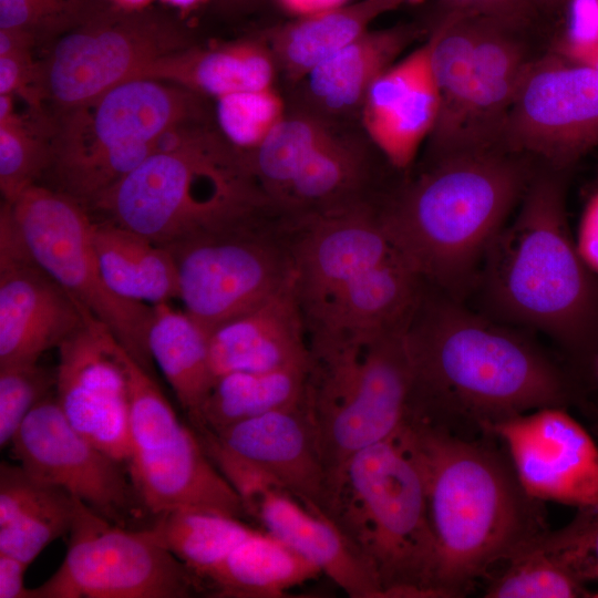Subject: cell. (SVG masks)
<instances>
[{
  "label": "cell",
  "mask_w": 598,
  "mask_h": 598,
  "mask_svg": "<svg viewBox=\"0 0 598 598\" xmlns=\"http://www.w3.org/2000/svg\"><path fill=\"white\" fill-rule=\"evenodd\" d=\"M557 53L598 72V42L579 44L560 40Z\"/></svg>",
  "instance_id": "7dc6e473"
},
{
  "label": "cell",
  "mask_w": 598,
  "mask_h": 598,
  "mask_svg": "<svg viewBox=\"0 0 598 598\" xmlns=\"http://www.w3.org/2000/svg\"><path fill=\"white\" fill-rule=\"evenodd\" d=\"M308 372L306 365L217 377L192 427L196 432L217 433L241 421L298 404L307 396Z\"/></svg>",
  "instance_id": "1f68e13d"
},
{
  "label": "cell",
  "mask_w": 598,
  "mask_h": 598,
  "mask_svg": "<svg viewBox=\"0 0 598 598\" xmlns=\"http://www.w3.org/2000/svg\"><path fill=\"white\" fill-rule=\"evenodd\" d=\"M207 433L236 456L275 477L310 509L328 517V480L307 396L292 406Z\"/></svg>",
  "instance_id": "ffe728a7"
},
{
  "label": "cell",
  "mask_w": 598,
  "mask_h": 598,
  "mask_svg": "<svg viewBox=\"0 0 598 598\" xmlns=\"http://www.w3.org/2000/svg\"><path fill=\"white\" fill-rule=\"evenodd\" d=\"M422 475L437 547L441 597H460L547 530L542 502L486 442L425 425L395 433Z\"/></svg>",
  "instance_id": "7a4b0ae2"
},
{
  "label": "cell",
  "mask_w": 598,
  "mask_h": 598,
  "mask_svg": "<svg viewBox=\"0 0 598 598\" xmlns=\"http://www.w3.org/2000/svg\"><path fill=\"white\" fill-rule=\"evenodd\" d=\"M110 4L126 9L140 10L145 9L152 0H106Z\"/></svg>",
  "instance_id": "f907efd6"
},
{
  "label": "cell",
  "mask_w": 598,
  "mask_h": 598,
  "mask_svg": "<svg viewBox=\"0 0 598 598\" xmlns=\"http://www.w3.org/2000/svg\"><path fill=\"white\" fill-rule=\"evenodd\" d=\"M198 579L154 536L99 515L76 498L65 557L32 598H187Z\"/></svg>",
  "instance_id": "4fadbf2b"
},
{
  "label": "cell",
  "mask_w": 598,
  "mask_h": 598,
  "mask_svg": "<svg viewBox=\"0 0 598 598\" xmlns=\"http://www.w3.org/2000/svg\"><path fill=\"white\" fill-rule=\"evenodd\" d=\"M322 574L281 540L255 529L207 579L204 591L224 598H279Z\"/></svg>",
  "instance_id": "f546056e"
},
{
  "label": "cell",
  "mask_w": 598,
  "mask_h": 598,
  "mask_svg": "<svg viewBox=\"0 0 598 598\" xmlns=\"http://www.w3.org/2000/svg\"><path fill=\"white\" fill-rule=\"evenodd\" d=\"M447 12H460L493 19L525 29L544 9L539 0H444Z\"/></svg>",
  "instance_id": "b9f144b4"
},
{
  "label": "cell",
  "mask_w": 598,
  "mask_h": 598,
  "mask_svg": "<svg viewBox=\"0 0 598 598\" xmlns=\"http://www.w3.org/2000/svg\"><path fill=\"white\" fill-rule=\"evenodd\" d=\"M38 44L35 37L21 29H0V55L30 51Z\"/></svg>",
  "instance_id": "bcb514c9"
},
{
  "label": "cell",
  "mask_w": 598,
  "mask_h": 598,
  "mask_svg": "<svg viewBox=\"0 0 598 598\" xmlns=\"http://www.w3.org/2000/svg\"><path fill=\"white\" fill-rule=\"evenodd\" d=\"M431 39L391 65L370 86L362 124L395 168H406L436 124L440 99L431 69Z\"/></svg>",
  "instance_id": "603a6c76"
},
{
  "label": "cell",
  "mask_w": 598,
  "mask_h": 598,
  "mask_svg": "<svg viewBox=\"0 0 598 598\" xmlns=\"http://www.w3.org/2000/svg\"><path fill=\"white\" fill-rule=\"evenodd\" d=\"M56 373L37 363L0 368V446L11 443L29 412L53 393Z\"/></svg>",
  "instance_id": "ab89813d"
},
{
  "label": "cell",
  "mask_w": 598,
  "mask_h": 598,
  "mask_svg": "<svg viewBox=\"0 0 598 598\" xmlns=\"http://www.w3.org/2000/svg\"><path fill=\"white\" fill-rule=\"evenodd\" d=\"M203 99L176 84L134 79L54 113L44 185L83 204L94 202L152 155L165 131L206 120Z\"/></svg>",
  "instance_id": "52a82bcc"
},
{
  "label": "cell",
  "mask_w": 598,
  "mask_h": 598,
  "mask_svg": "<svg viewBox=\"0 0 598 598\" xmlns=\"http://www.w3.org/2000/svg\"><path fill=\"white\" fill-rule=\"evenodd\" d=\"M569 23L563 41L570 43L598 42V0H570Z\"/></svg>",
  "instance_id": "7bdbcfd3"
},
{
  "label": "cell",
  "mask_w": 598,
  "mask_h": 598,
  "mask_svg": "<svg viewBox=\"0 0 598 598\" xmlns=\"http://www.w3.org/2000/svg\"><path fill=\"white\" fill-rule=\"evenodd\" d=\"M209 357L215 379L238 371L309 365L308 336L295 279L271 298L214 329Z\"/></svg>",
  "instance_id": "cb8c5ba5"
},
{
  "label": "cell",
  "mask_w": 598,
  "mask_h": 598,
  "mask_svg": "<svg viewBox=\"0 0 598 598\" xmlns=\"http://www.w3.org/2000/svg\"><path fill=\"white\" fill-rule=\"evenodd\" d=\"M120 347L90 317L58 348L55 395L75 430L128 467V389Z\"/></svg>",
  "instance_id": "d6986e66"
},
{
  "label": "cell",
  "mask_w": 598,
  "mask_h": 598,
  "mask_svg": "<svg viewBox=\"0 0 598 598\" xmlns=\"http://www.w3.org/2000/svg\"><path fill=\"white\" fill-rule=\"evenodd\" d=\"M130 406L132 481L152 517L192 507L244 519L241 501L185 425L152 374L121 346Z\"/></svg>",
  "instance_id": "8fae6325"
},
{
  "label": "cell",
  "mask_w": 598,
  "mask_h": 598,
  "mask_svg": "<svg viewBox=\"0 0 598 598\" xmlns=\"http://www.w3.org/2000/svg\"><path fill=\"white\" fill-rule=\"evenodd\" d=\"M499 146L537 157L556 171L598 146V72L557 52L534 60Z\"/></svg>",
  "instance_id": "2e32d148"
},
{
  "label": "cell",
  "mask_w": 598,
  "mask_h": 598,
  "mask_svg": "<svg viewBox=\"0 0 598 598\" xmlns=\"http://www.w3.org/2000/svg\"><path fill=\"white\" fill-rule=\"evenodd\" d=\"M477 16L447 12L431 39V69L440 99L429 159L445 155L452 145L468 86L477 34Z\"/></svg>",
  "instance_id": "836d02e7"
},
{
  "label": "cell",
  "mask_w": 598,
  "mask_h": 598,
  "mask_svg": "<svg viewBox=\"0 0 598 598\" xmlns=\"http://www.w3.org/2000/svg\"><path fill=\"white\" fill-rule=\"evenodd\" d=\"M293 226L271 209L168 246L184 311L209 334L283 289L296 276Z\"/></svg>",
  "instance_id": "9c48e42d"
},
{
  "label": "cell",
  "mask_w": 598,
  "mask_h": 598,
  "mask_svg": "<svg viewBox=\"0 0 598 598\" xmlns=\"http://www.w3.org/2000/svg\"><path fill=\"white\" fill-rule=\"evenodd\" d=\"M404 329L309 352L307 399L328 480L329 511L348 462L393 436L404 421L412 383Z\"/></svg>",
  "instance_id": "ba28073f"
},
{
  "label": "cell",
  "mask_w": 598,
  "mask_h": 598,
  "mask_svg": "<svg viewBox=\"0 0 598 598\" xmlns=\"http://www.w3.org/2000/svg\"><path fill=\"white\" fill-rule=\"evenodd\" d=\"M555 535L580 580L598 581V508L578 509Z\"/></svg>",
  "instance_id": "60d3db41"
},
{
  "label": "cell",
  "mask_w": 598,
  "mask_h": 598,
  "mask_svg": "<svg viewBox=\"0 0 598 598\" xmlns=\"http://www.w3.org/2000/svg\"><path fill=\"white\" fill-rule=\"evenodd\" d=\"M505 563L506 568L492 578L484 597H598L576 575L551 532L546 530Z\"/></svg>",
  "instance_id": "e575fe53"
},
{
  "label": "cell",
  "mask_w": 598,
  "mask_h": 598,
  "mask_svg": "<svg viewBox=\"0 0 598 598\" xmlns=\"http://www.w3.org/2000/svg\"><path fill=\"white\" fill-rule=\"evenodd\" d=\"M289 12L308 17L343 6L348 0H279Z\"/></svg>",
  "instance_id": "c3c4849f"
},
{
  "label": "cell",
  "mask_w": 598,
  "mask_h": 598,
  "mask_svg": "<svg viewBox=\"0 0 598 598\" xmlns=\"http://www.w3.org/2000/svg\"><path fill=\"white\" fill-rule=\"evenodd\" d=\"M328 517L373 570L382 598L441 597L424 482L395 434L348 462Z\"/></svg>",
  "instance_id": "8992f818"
},
{
  "label": "cell",
  "mask_w": 598,
  "mask_h": 598,
  "mask_svg": "<svg viewBox=\"0 0 598 598\" xmlns=\"http://www.w3.org/2000/svg\"><path fill=\"white\" fill-rule=\"evenodd\" d=\"M576 246L584 262L598 277V190L585 206Z\"/></svg>",
  "instance_id": "ee69618b"
},
{
  "label": "cell",
  "mask_w": 598,
  "mask_h": 598,
  "mask_svg": "<svg viewBox=\"0 0 598 598\" xmlns=\"http://www.w3.org/2000/svg\"><path fill=\"white\" fill-rule=\"evenodd\" d=\"M164 2L181 9H188L197 6L203 0H163Z\"/></svg>",
  "instance_id": "816d5d0a"
},
{
  "label": "cell",
  "mask_w": 598,
  "mask_h": 598,
  "mask_svg": "<svg viewBox=\"0 0 598 598\" xmlns=\"http://www.w3.org/2000/svg\"><path fill=\"white\" fill-rule=\"evenodd\" d=\"M7 204L34 261L152 374L153 306L127 300L109 287L94 248L90 212L42 184Z\"/></svg>",
  "instance_id": "7c38bea8"
},
{
  "label": "cell",
  "mask_w": 598,
  "mask_h": 598,
  "mask_svg": "<svg viewBox=\"0 0 598 598\" xmlns=\"http://www.w3.org/2000/svg\"><path fill=\"white\" fill-rule=\"evenodd\" d=\"M168 247L275 209L246 154L207 124L157 151L86 208Z\"/></svg>",
  "instance_id": "5b68a950"
},
{
  "label": "cell",
  "mask_w": 598,
  "mask_h": 598,
  "mask_svg": "<svg viewBox=\"0 0 598 598\" xmlns=\"http://www.w3.org/2000/svg\"><path fill=\"white\" fill-rule=\"evenodd\" d=\"M477 281L502 321L540 331L575 355L598 344V280L570 234L556 169L534 175Z\"/></svg>",
  "instance_id": "277c9868"
},
{
  "label": "cell",
  "mask_w": 598,
  "mask_h": 598,
  "mask_svg": "<svg viewBox=\"0 0 598 598\" xmlns=\"http://www.w3.org/2000/svg\"><path fill=\"white\" fill-rule=\"evenodd\" d=\"M52 118L45 113L23 117L17 112L0 120V190L11 203L40 184L51 159Z\"/></svg>",
  "instance_id": "8d00e7d4"
},
{
  "label": "cell",
  "mask_w": 598,
  "mask_h": 598,
  "mask_svg": "<svg viewBox=\"0 0 598 598\" xmlns=\"http://www.w3.org/2000/svg\"><path fill=\"white\" fill-rule=\"evenodd\" d=\"M295 291L307 336L320 330L389 261L404 254L377 203L295 219Z\"/></svg>",
  "instance_id": "5bb4252c"
},
{
  "label": "cell",
  "mask_w": 598,
  "mask_h": 598,
  "mask_svg": "<svg viewBox=\"0 0 598 598\" xmlns=\"http://www.w3.org/2000/svg\"><path fill=\"white\" fill-rule=\"evenodd\" d=\"M197 435L237 492L247 517L315 563L349 597L382 598L373 570L329 517L310 509L279 481L229 452L212 434Z\"/></svg>",
  "instance_id": "e0dca14e"
},
{
  "label": "cell",
  "mask_w": 598,
  "mask_h": 598,
  "mask_svg": "<svg viewBox=\"0 0 598 598\" xmlns=\"http://www.w3.org/2000/svg\"><path fill=\"white\" fill-rule=\"evenodd\" d=\"M90 317L32 257L0 260V368L39 362Z\"/></svg>",
  "instance_id": "44dd1931"
},
{
  "label": "cell",
  "mask_w": 598,
  "mask_h": 598,
  "mask_svg": "<svg viewBox=\"0 0 598 598\" xmlns=\"http://www.w3.org/2000/svg\"><path fill=\"white\" fill-rule=\"evenodd\" d=\"M534 175L524 156L501 147L456 152L385 192L379 210L424 281L460 300Z\"/></svg>",
  "instance_id": "3957f363"
},
{
  "label": "cell",
  "mask_w": 598,
  "mask_h": 598,
  "mask_svg": "<svg viewBox=\"0 0 598 598\" xmlns=\"http://www.w3.org/2000/svg\"><path fill=\"white\" fill-rule=\"evenodd\" d=\"M260 0H215L217 6L226 12H240L255 7Z\"/></svg>",
  "instance_id": "681fc988"
},
{
  "label": "cell",
  "mask_w": 598,
  "mask_h": 598,
  "mask_svg": "<svg viewBox=\"0 0 598 598\" xmlns=\"http://www.w3.org/2000/svg\"><path fill=\"white\" fill-rule=\"evenodd\" d=\"M156 539L205 582L234 548L256 528L243 519L192 507L173 508L153 517Z\"/></svg>",
  "instance_id": "d6a6232c"
},
{
  "label": "cell",
  "mask_w": 598,
  "mask_h": 598,
  "mask_svg": "<svg viewBox=\"0 0 598 598\" xmlns=\"http://www.w3.org/2000/svg\"><path fill=\"white\" fill-rule=\"evenodd\" d=\"M334 133L328 120L309 111L285 114L246 154L251 174L274 207L306 161Z\"/></svg>",
  "instance_id": "d590c367"
},
{
  "label": "cell",
  "mask_w": 598,
  "mask_h": 598,
  "mask_svg": "<svg viewBox=\"0 0 598 598\" xmlns=\"http://www.w3.org/2000/svg\"><path fill=\"white\" fill-rule=\"evenodd\" d=\"M194 44L189 31L169 16L107 4L45 44L38 59L41 100L54 113L87 104Z\"/></svg>",
  "instance_id": "30bf717a"
},
{
  "label": "cell",
  "mask_w": 598,
  "mask_h": 598,
  "mask_svg": "<svg viewBox=\"0 0 598 598\" xmlns=\"http://www.w3.org/2000/svg\"><path fill=\"white\" fill-rule=\"evenodd\" d=\"M276 70L266 42L244 40L208 48L194 44L154 61L136 79L164 81L215 100L274 86Z\"/></svg>",
  "instance_id": "4316f807"
},
{
  "label": "cell",
  "mask_w": 598,
  "mask_h": 598,
  "mask_svg": "<svg viewBox=\"0 0 598 598\" xmlns=\"http://www.w3.org/2000/svg\"><path fill=\"white\" fill-rule=\"evenodd\" d=\"M110 4L106 0H0V29L32 33L47 44Z\"/></svg>",
  "instance_id": "f35d334b"
},
{
  "label": "cell",
  "mask_w": 598,
  "mask_h": 598,
  "mask_svg": "<svg viewBox=\"0 0 598 598\" xmlns=\"http://www.w3.org/2000/svg\"><path fill=\"white\" fill-rule=\"evenodd\" d=\"M148 348L193 425L215 382L208 332L184 310L154 305Z\"/></svg>",
  "instance_id": "4dcf8cb0"
},
{
  "label": "cell",
  "mask_w": 598,
  "mask_h": 598,
  "mask_svg": "<svg viewBox=\"0 0 598 598\" xmlns=\"http://www.w3.org/2000/svg\"><path fill=\"white\" fill-rule=\"evenodd\" d=\"M595 372H596V377H597V380H598V347H597V351H596V355H595Z\"/></svg>",
  "instance_id": "db71d44e"
},
{
  "label": "cell",
  "mask_w": 598,
  "mask_h": 598,
  "mask_svg": "<svg viewBox=\"0 0 598 598\" xmlns=\"http://www.w3.org/2000/svg\"><path fill=\"white\" fill-rule=\"evenodd\" d=\"M76 498L20 464L0 463V554L30 565L53 540L69 534Z\"/></svg>",
  "instance_id": "484cf974"
},
{
  "label": "cell",
  "mask_w": 598,
  "mask_h": 598,
  "mask_svg": "<svg viewBox=\"0 0 598 598\" xmlns=\"http://www.w3.org/2000/svg\"><path fill=\"white\" fill-rule=\"evenodd\" d=\"M544 9H554L561 4L568 3L570 0H539Z\"/></svg>",
  "instance_id": "f5cc1de1"
},
{
  "label": "cell",
  "mask_w": 598,
  "mask_h": 598,
  "mask_svg": "<svg viewBox=\"0 0 598 598\" xmlns=\"http://www.w3.org/2000/svg\"><path fill=\"white\" fill-rule=\"evenodd\" d=\"M10 444L25 471L65 489L104 518L130 528L151 526L153 517L128 467L71 425L55 393L29 412Z\"/></svg>",
  "instance_id": "9a60e30c"
},
{
  "label": "cell",
  "mask_w": 598,
  "mask_h": 598,
  "mask_svg": "<svg viewBox=\"0 0 598 598\" xmlns=\"http://www.w3.org/2000/svg\"><path fill=\"white\" fill-rule=\"evenodd\" d=\"M403 0H360L301 17L269 33L266 44L276 68L300 81L313 68L369 31L371 22Z\"/></svg>",
  "instance_id": "f1b7e54d"
},
{
  "label": "cell",
  "mask_w": 598,
  "mask_h": 598,
  "mask_svg": "<svg viewBox=\"0 0 598 598\" xmlns=\"http://www.w3.org/2000/svg\"><path fill=\"white\" fill-rule=\"evenodd\" d=\"M523 29L478 17L473 65L450 151L501 147L503 128L532 60ZM444 156V155H443Z\"/></svg>",
  "instance_id": "7402d4cb"
},
{
  "label": "cell",
  "mask_w": 598,
  "mask_h": 598,
  "mask_svg": "<svg viewBox=\"0 0 598 598\" xmlns=\"http://www.w3.org/2000/svg\"><path fill=\"white\" fill-rule=\"evenodd\" d=\"M28 564L0 554V598H32L31 589L24 586Z\"/></svg>",
  "instance_id": "f6af8a7d"
},
{
  "label": "cell",
  "mask_w": 598,
  "mask_h": 598,
  "mask_svg": "<svg viewBox=\"0 0 598 598\" xmlns=\"http://www.w3.org/2000/svg\"><path fill=\"white\" fill-rule=\"evenodd\" d=\"M404 338L412 383L403 423L485 435L503 420L569 399L565 373L538 344L426 282Z\"/></svg>",
  "instance_id": "6da1fadb"
},
{
  "label": "cell",
  "mask_w": 598,
  "mask_h": 598,
  "mask_svg": "<svg viewBox=\"0 0 598 598\" xmlns=\"http://www.w3.org/2000/svg\"><path fill=\"white\" fill-rule=\"evenodd\" d=\"M524 491L539 502L598 508V445L564 406L518 414L488 427Z\"/></svg>",
  "instance_id": "ac0fdd59"
},
{
  "label": "cell",
  "mask_w": 598,
  "mask_h": 598,
  "mask_svg": "<svg viewBox=\"0 0 598 598\" xmlns=\"http://www.w3.org/2000/svg\"><path fill=\"white\" fill-rule=\"evenodd\" d=\"M285 114L283 101L274 86L215 99L217 131L245 154L252 152Z\"/></svg>",
  "instance_id": "74e56055"
},
{
  "label": "cell",
  "mask_w": 598,
  "mask_h": 598,
  "mask_svg": "<svg viewBox=\"0 0 598 598\" xmlns=\"http://www.w3.org/2000/svg\"><path fill=\"white\" fill-rule=\"evenodd\" d=\"M417 30L400 25L367 31L313 68L300 81L309 109L326 120L362 109L373 82L415 39Z\"/></svg>",
  "instance_id": "d4e9b609"
},
{
  "label": "cell",
  "mask_w": 598,
  "mask_h": 598,
  "mask_svg": "<svg viewBox=\"0 0 598 598\" xmlns=\"http://www.w3.org/2000/svg\"><path fill=\"white\" fill-rule=\"evenodd\" d=\"M92 238L105 281L115 293L152 306L178 298L177 268L167 247L95 218Z\"/></svg>",
  "instance_id": "83f0119b"
}]
</instances>
